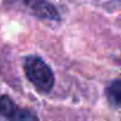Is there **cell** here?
<instances>
[{
    "mask_svg": "<svg viewBox=\"0 0 121 121\" xmlns=\"http://www.w3.org/2000/svg\"><path fill=\"white\" fill-rule=\"evenodd\" d=\"M5 3L11 7H14L37 18L48 20L59 19L57 9L48 0H5Z\"/></svg>",
    "mask_w": 121,
    "mask_h": 121,
    "instance_id": "cell-2",
    "label": "cell"
},
{
    "mask_svg": "<svg viewBox=\"0 0 121 121\" xmlns=\"http://www.w3.org/2000/svg\"><path fill=\"white\" fill-rule=\"evenodd\" d=\"M24 71L27 80L40 93H49L55 84V76L51 68L44 60L36 56H27L24 60Z\"/></svg>",
    "mask_w": 121,
    "mask_h": 121,
    "instance_id": "cell-1",
    "label": "cell"
},
{
    "mask_svg": "<svg viewBox=\"0 0 121 121\" xmlns=\"http://www.w3.org/2000/svg\"><path fill=\"white\" fill-rule=\"evenodd\" d=\"M0 113L10 120H37V115L29 109L18 107L7 95L0 96Z\"/></svg>",
    "mask_w": 121,
    "mask_h": 121,
    "instance_id": "cell-3",
    "label": "cell"
},
{
    "mask_svg": "<svg viewBox=\"0 0 121 121\" xmlns=\"http://www.w3.org/2000/svg\"><path fill=\"white\" fill-rule=\"evenodd\" d=\"M107 97L109 103L115 107L119 108L120 107V102H121V82L119 80L113 81L108 88H107Z\"/></svg>",
    "mask_w": 121,
    "mask_h": 121,
    "instance_id": "cell-4",
    "label": "cell"
}]
</instances>
